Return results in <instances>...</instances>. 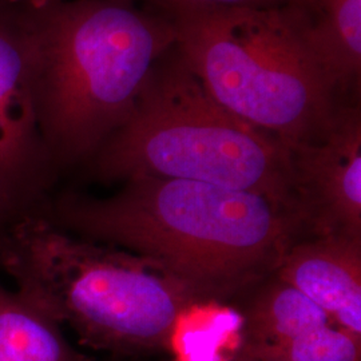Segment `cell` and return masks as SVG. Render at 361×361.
I'll return each instance as SVG.
<instances>
[{"instance_id": "cell-6", "label": "cell", "mask_w": 361, "mask_h": 361, "mask_svg": "<svg viewBox=\"0 0 361 361\" xmlns=\"http://www.w3.org/2000/svg\"><path fill=\"white\" fill-rule=\"evenodd\" d=\"M298 209L316 235L361 238V111L344 102L316 140L286 149Z\"/></svg>"}, {"instance_id": "cell-9", "label": "cell", "mask_w": 361, "mask_h": 361, "mask_svg": "<svg viewBox=\"0 0 361 361\" xmlns=\"http://www.w3.org/2000/svg\"><path fill=\"white\" fill-rule=\"evenodd\" d=\"M298 11L341 97L347 101L349 94H359L361 0H302Z\"/></svg>"}, {"instance_id": "cell-14", "label": "cell", "mask_w": 361, "mask_h": 361, "mask_svg": "<svg viewBox=\"0 0 361 361\" xmlns=\"http://www.w3.org/2000/svg\"><path fill=\"white\" fill-rule=\"evenodd\" d=\"M128 1H142L145 6L153 8H162L168 6L180 4H200V6H222V7H293L300 8L302 0H128Z\"/></svg>"}, {"instance_id": "cell-11", "label": "cell", "mask_w": 361, "mask_h": 361, "mask_svg": "<svg viewBox=\"0 0 361 361\" xmlns=\"http://www.w3.org/2000/svg\"><path fill=\"white\" fill-rule=\"evenodd\" d=\"M329 324L334 323L319 305L277 279L265 285L246 310L241 350L276 347Z\"/></svg>"}, {"instance_id": "cell-8", "label": "cell", "mask_w": 361, "mask_h": 361, "mask_svg": "<svg viewBox=\"0 0 361 361\" xmlns=\"http://www.w3.org/2000/svg\"><path fill=\"white\" fill-rule=\"evenodd\" d=\"M276 271L336 326L361 338V238L329 234L295 243Z\"/></svg>"}, {"instance_id": "cell-2", "label": "cell", "mask_w": 361, "mask_h": 361, "mask_svg": "<svg viewBox=\"0 0 361 361\" xmlns=\"http://www.w3.org/2000/svg\"><path fill=\"white\" fill-rule=\"evenodd\" d=\"M26 8L35 116L56 174L90 162L128 121L174 32L164 13L128 0Z\"/></svg>"}, {"instance_id": "cell-5", "label": "cell", "mask_w": 361, "mask_h": 361, "mask_svg": "<svg viewBox=\"0 0 361 361\" xmlns=\"http://www.w3.org/2000/svg\"><path fill=\"white\" fill-rule=\"evenodd\" d=\"M90 162L106 182L197 180L265 195L301 217L288 150L217 104L176 47Z\"/></svg>"}, {"instance_id": "cell-4", "label": "cell", "mask_w": 361, "mask_h": 361, "mask_svg": "<svg viewBox=\"0 0 361 361\" xmlns=\"http://www.w3.org/2000/svg\"><path fill=\"white\" fill-rule=\"evenodd\" d=\"M0 271L83 344L118 355L169 347L198 301L153 261L66 232L37 209L0 235Z\"/></svg>"}, {"instance_id": "cell-16", "label": "cell", "mask_w": 361, "mask_h": 361, "mask_svg": "<svg viewBox=\"0 0 361 361\" xmlns=\"http://www.w3.org/2000/svg\"><path fill=\"white\" fill-rule=\"evenodd\" d=\"M231 361H252L247 356H245V355H243V353H238L234 359H232Z\"/></svg>"}, {"instance_id": "cell-1", "label": "cell", "mask_w": 361, "mask_h": 361, "mask_svg": "<svg viewBox=\"0 0 361 361\" xmlns=\"http://www.w3.org/2000/svg\"><path fill=\"white\" fill-rule=\"evenodd\" d=\"M37 210L66 232L153 261L198 300L276 271L304 222L261 194L152 177L125 180L107 197H47Z\"/></svg>"}, {"instance_id": "cell-15", "label": "cell", "mask_w": 361, "mask_h": 361, "mask_svg": "<svg viewBox=\"0 0 361 361\" xmlns=\"http://www.w3.org/2000/svg\"><path fill=\"white\" fill-rule=\"evenodd\" d=\"M11 4H18V6H26V7H32V8H39V7H44L52 3L61 1V0H3Z\"/></svg>"}, {"instance_id": "cell-3", "label": "cell", "mask_w": 361, "mask_h": 361, "mask_svg": "<svg viewBox=\"0 0 361 361\" xmlns=\"http://www.w3.org/2000/svg\"><path fill=\"white\" fill-rule=\"evenodd\" d=\"M154 10L168 18L174 47L209 95L285 149L316 140L348 102L293 7Z\"/></svg>"}, {"instance_id": "cell-13", "label": "cell", "mask_w": 361, "mask_h": 361, "mask_svg": "<svg viewBox=\"0 0 361 361\" xmlns=\"http://www.w3.org/2000/svg\"><path fill=\"white\" fill-rule=\"evenodd\" d=\"M31 195L0 171V235L23 214L38 207Z\"/></svg>"}, {"instance_id": "cell-7", "label": "cell", "mask_w": 361, "mask_h": 361, "mask_svg": "<svg viewBox=\"0 0 361 361\" xmlns=\"http://www.w3.org/2000/svg\"><path fill=\"white\" fill-rule=\"evenodd\" d=\"M0 171L42 204L55 171L39 135L32 101L26 6L0 0Z\"/></svg>"}, {"instance_id": "cell-12", "label": "cell", "mask_w": 361, "mask_h": 361, "mask_svg": "<svg viewBox=\"0 0 361 361\" xmlns=\"http://www.w3.org/2000/svg\"><path fill=\"white\" fill-rule=\"evenodd\" d=\"M240 353L274 361H361V338L329 324L276 347Z\"/></svg>"}, {"instance_id": "cell-17", "label": "cell", "mask_w": 361, "mask_h": 361, "mask_svg": "<svg viewBox=\"0 0 361 361\" xmlns=\"http://www.w3.org/2000/svg\"><path fill=\"white\" fill-rule=\"evenodd\" d=\"M244 355V353H243ZM245 356H247V355H245ZM249 359L252 361H274V360H269V359H261V357H253V356H247Z\"/></svg>"}, {"instance_id": "cell-10", "label": "cell", "mask_w": 361, "mask_h": 361, "mask_svg": "<svg viewBox=\"0 0 361 361\" xmlns=\"http://www.w3.org/2000/svg\"><path fill=\"white\" fill-rule=\"evenodd\" d=\"M0 361L92 360L68 343L51 316L0 284Z\"/></svg>"}]
</instances>
